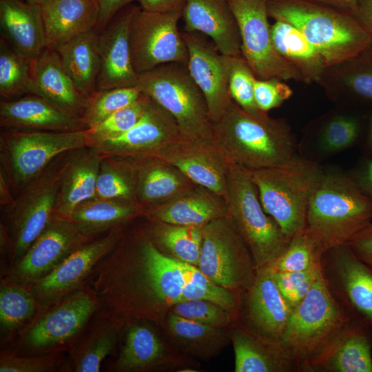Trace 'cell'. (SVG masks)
I'll return each instance as SVG.
<instances>
[{"label": "cell", "mask_w": 372, "mask_h": 372, "mask_svg": "<svg viewBox=\"0 0 372 372\" xmlns=\"http://www.w3.org/2000/svg\"><path fill=\"white\" fill-rule=\"evenodd\" d=\"M87 285L97 296L99 313L121 329L139 320L162 325L180 300L185 276L180 262L162 253L143 226L124 231Z\"/></svg>", "instance_id": "obj_1"}, {"label": "cell", "mask_w": 372, "mask_h": 372, "mask_svg": "<svg viewBox=\"0 0 372 372\" xmlns=\"http://www.w3.org/2000/svg\"><path fill=\"white\" fill-rule=\"evenodd\" d=\"M269 17L296 28L321 54L326 68L356 56L372 39L354 16L315 0H267Z\"/></svg>", "instance_id": "obj_2"}, {"label": "cell", "mask_w": 372, "mask_h": 372, "mask_svg": "<svg viewBox=\"0 0 372 372\" xmlns=\"http://www.w3.org/2000/svg\"><path fill=\"white\" fill-rule=\"evenodd\" d=\"M213 134L230 162L249 170L276 166L296 155L294 137L285 120L251 114L234 101L213 123Z\"/></svg>", "instance_id": "obj_3"}, {"label": "cell", "mask_w": 372, "mask_h": 372, "mask_svg": "<svg viewBox=\"0 0 372 372\" xmlns=\"http://www.w3.org/2000/svg\"><path fill=\"white\" fill-rule=\"evenodd\" d=\"M372 222V202L351 175L323 171L310 200L306 227L325 252L346 245Z\"/></svg>", "instance_id": "obj_4"}, {"label": "cell", "mask_w": 372, "mask_h": 372, "mask_svg": "<svg viewBox=\"0 0 372 372\" xmlns=\"http://www.w3.org/2000/svg\"><path fill=\"white\" fill-rule=\"evenodd\" d=\"M249 171L265 211L291 240L306 227L308 206L323 170L295 155L280 165Z\"/></svg>", "instance_id": "obj_5"}, {"label": "cell", "mask_w": 372, "mask_h": 372, "mask_svg": "<svg viewBox=\"0 0 372 372\" xmlns=\"http://www.w3.org/2000/svg\"><path fill=\"white\" fill-rule=\"evenodd\" d=\"M350 323L322 271L293 309L280 343L296 364L309 369L322 349Z\"/></svg>", "instance_id": "obj_6"}, {"label": "cell", "mask_w": 372, "mask_h": 372, "mask_svg": "<svg viewBox=\"0 0 372 372\" xmlns=\"http://www.w3.org/2000/svg\"><path fill=\"white\" fill-rule=\"evenodd\" d=\"M136 87L174 117L184 136L214 141L205 99L187 65L165 63L138 74Z\"/></svg>", "instance_id": "obj_7"}, {"label": "cell", "mask_w": 372, "mask_h": 372, "mask_svg": "<svg viewBox=\"0 0 372 372\" xmlns=\"http://www.w3.org/2000/svg\"><path fill=\"white\" fill-rule=\"evenodd\" d=\"M225 200L256 269L270 264L284 251L290 240L265 211L249 169L231 162Z\"/></svg>", "instance_id": "obj_8"}, {"label": "cell", "mask_w": 372, "mask_h": 372, "mask_svg": "<svg viewBox=\"0 0 372 372\" xmlns=\"http://www.w3.org/2000/svg\"><path fill=\"white\" fill-rule=\"evenodd\" d=\"M85 146V130L41 132L3 129L0 135V169L16 197L54 158Z\"/></svg>", "instance_id": "obj_9"}, {"label": "cell", "mask_w": 372, "mask_h": 372, "mask_svg": "<svg viewBox=\"0 0 372 372\" xmlns=\"http://www.w3.org/2000/svg\"><path fill=\"white\" fill-rule=\"evenodd\" d=\"M99 310L94 291L86 285L39 313L20 333L15 352L39 355L67 350Z\"/></svg>", "instance_id": "obj_10"}, {"label": "cell", "mask_w": 372, "mask_h": 372, "mask_svg": "<svg viewBox=\"0 0 372 372\" xmlns=\"http://www.w3.org/2000/svg\"><path fill=\"white\" fill-rule=\"evenodd\" d=\"M69 152L54 158L10 205L1 209V223L12 245L8 267L24 254L52 220L59 178Z\"/></svg>", "instance_id": "obj_11"}, {"label": "cell", "mask_w": 372, "mask_h": 372, "mask_svg": "<svg viewBox=\"0 0 372 372\" xmlns=\"http://www.w3.org/2000/svg\"><path fill=\"white\" fill-rule=\"evenodd\" d=\"M197 267L230 290L247 291L251 287L256 269L251 252L229 214L203 226Z\"/></svg>", "instance_id": "obj_12"}, {"label": "cell", "mask_w": 372, "mask_h": 372, "mask_svg": "<svg viewBox=\"0 0 372 372\" xmlns=\"http://www.w3.org/2000/svg\"><path fill=\"white\" fill-rule=\"evenodd\" d=\"M241 39V55L258 79L302 81L300 73L277 52L272 41L267 0H227Z\"/></svg>", "instance_id": "obj_13"}, {"label": "cell", "mask_w": 372, "mask_h": 372, "mask_svg": "<svg viewBox=\"0 0 372 372\" xmlns=\"http://www.w3.org/2000/svg\"><path fill=\"white\" fill-rule=\"evenodd\" d=\"M183 11L148 12L138 7L130 27L132 65L138 74L169 63L187 65L188 50L178 28Z\"/></svg>", "instance_id": "obj_14"}, {"label": "cell", "mask_w": 372, "mask_h": 372, "mask_svg": "<svg viewBox=\"0 0 372 372\" xmlns=\"http://www.w3.org/2000/svg\"><path fill=\"white\" fill-rule=\"evenodd\" d=\"M124 234L116 227L77 248L52 271L31 285L38 302L45 307L86 285L94 268Z\"/></svg>", "instance_id": "obj_15"}, {"label": "cell", "mask_w": 372, "mask_h": 372, "mask_svg": "<svg viewBox=\"0 0 372 372\" xmlns=\"http://www.w3.org/2000/svg\"><path fill=\"white\" fill-rule=\"evenodd\" d=\"M94 238L83 234L72 221L52 218L24 254L8 267L3 277L31 286Z\"/></svg>", "instance_id": "obj_16"}, {"label": "cell", "mask_w": 372, "mask_h": 372, "mask_svg": "<svg viewBox=\"0 0 372 372\" xmlns=\"http://www.w3.org/2000/svg\"><path fill=\"white\" fill-rule=\"evenodd\" d=\"M182 136L174 117L147 97L145 111L132 129L118 136L97 141L87 147L94 149L102 159L154 157L161 149Z\"/></svg>", "instance_id": "obj_17"}, {"label": "cell", "mask_w": 372, "mask_h": 372, "mask_svg": "<svg viewBox=\"0 0 372 372\" xmlns=\"http://www.w3.org/2000/svg\"><path fill=\"white\" fill-rule=\"evenodd\" d=\"M188 50L187 67L202 92L213 123L223 116L233 101L229 89L233 56L220 53L198 32H182Z\"/></svg>", "instance_id": "obj_18"}, {"label": "cell", "mask_w": 372, "mask_h": 372, "mask_svg": "<svg viewBox=\"0 0 372 372\" xmlns=\"http://www.w3.org/2000/svg\"><path fill=\"white\" fill-rule=\"evenodd\" d=\"M154 157L175 167L196 185L225 198L231 162L214 141L182 136L161 149Z\"/></svg>", "instance_id": "obj_19"}, {"label": "cell", "mask_w": 372, "mask_h": 372, "mask_svg": "<svg viewBox=\"0 0 372 372\" xmlns=\"http://www.w3.org/2000/svg\"><path fill=\"white\" fill-rule=\"evenodd\" d=\"M138 7L122 9L99 34L101 59L96 90L136 87L138 74L132 61L130 32Z\"/></svg>", "instance_id": "obj_20"}, {"label": "cell", "mask_w": 372, "mask_h": 372, "mask_svg": "<svg viewBox=\"0 0 372 372\" xmlns=\"http://www.w3.org/2000/svg\"><path fill=\"white\" fill-rule=\"evenodd\" d=\"M293 311L269 267L257 269L246 298V316L251 331L269 341L280 342Z\"/></svg>", "instance_id": "obj_21"}, {"label": "cell", "mask_w": 372, "mask_h": 372, "mask_svg": "<svg viewBox=\"0 0 372 372\" xmlns=\"http://www.w3.org/2000/svg\"><path fill=\"white\" fill-rule=\"evenodd\" d=\"M0 125L3 129L11 130L74 132L87 130L82 117L32 94L1 101Z\"/></svg>", "instance_id": "obj_22"}, {"label": "cell", "mask_w": 372, "mask_h": 372, "mask_svg": "<svg viewBox=\"0 0 372 372\" xmlns=\"http://www.w3.org/2000/svg\"><path fill=\"white\" fill-rule=\"evenodd\" d=\"M182 17L185 32L209 37L225 55L242 56L238 23L227 0H187Z\"/></svg>", "instance_id": "obj_23"}, {"label": "cell", "mask_w": 372, "mask_h": 372, "mask_svg": "<svg viewBox=\"0 0 372 372\" xmlns=\"http://www.w3.org/2000/svg\"><path fill=\"white\" fill-rule=\"evenodd\" d=\"M228 214L223 196L196 185L165 202L145 208L142 216L168 224L204 226Z\"/></svg>", "instance_id": "obj_24"}, {"label": "cell", "mask_w": 372, "mask_h": 372, "mask_svg": "<svg viewBox=\"0 0 372 372\" xmlns=\"http://www.w3.org/2000/svg\"><path fill=\"white\" fill-rule=\"evenodd\" d=\"M30 94L81 117L88 99L76 87L57 52L49 48L32 59Z\"/></svg>", "instance_id": "obj_25"}, {"label": "cell", "mask_w": 372, "mask_h": 372, "mask_svg": "<svg viewBox=\"0 0 372 372\" xmlns=\"http://www.w3.org/2000/svg\"><path fill=\"white\" fill-rule=\"evenodd\" d=\"M102 158L85 146L68 154L59 183L54 218L68 220L80 203L95 197Z\"/></svg>", "instance_id": "obj_26"}, {"label": "cell", "mask_w": 372, "mask_h": 372, "mask_svg": "<svg viewBox=\"0 0 372 372\" xmlns=\"http://www.w3.org/2000/svg\"><path fill=\"white\" fill-rule=\"evenodd\" d=\"M151 322L139 320L122 329L123 342L109 371L142 372L159 369L174 361V355Z\"/></svg>", "instance_id": "obj_27"}, {"label": "cell", "mask_w": 372, "mask_h": 372, "mask_svg": "<svg viewBox=\"0 0 372 372\" xmlns=\"http://www.w3.org/2000/svg\"><path fill=\"white\" fill-rule=\"evenodd\" d=\"M121 158L132 170L136 202L143 209L196 185L177 168L157 157Z\"/></svg>", "instance_id": "obj_28"}, {"label": "cell", "mask_w": 372, "mask_h": 372, "mask_svg": "<svg viewBox=\"0 0 372 372\" xmlns=\"http://www.w3.org/2000/svg\"><path fill=\"white\" fill-rule=\"evenodd\" d=\"M41 9L47 48L52 50L97 25V0H45Z\"/></svg>", "instance_id": "obj_29"}, {"label": "cell", "mask_w": 372, "mask_h": 372, "mask_svg": "<svg viewBox=\"0 0 372 372\" xmlns=\"http://www.w3.org/2000/svg\"><path fill=\"white\" fill-rule=\"evenodd\" d=\"M309 369L372 372V335L358 321L350 323L322 349Z\"/></svg>", "instance_id": "obj_30"}, {"label": "cell", "mask_w": 372, "mask_h": 372, "mask_svg": "<svg viewBox=\"0 0 372 372\" xmlns=\"http://www.w3.org/2000/svg\"><path fill=\"white\" fill-rule=\"evenodd\" d=\"M1 37L33 59L47 48L41 6L23 0H0Z\"/></svg>", "instance_id": "obj_31"}, {"label": "cell", "mask_w": 372, "mask_h": 372, "mask_svg": "<svg viewBox=\"0 0 372 372\" xmlns=\"http://www.w3.org/2000/svg\"><path fill=\"white\" fill-rule=\"evenodd\" d=\"M229 336L236 372H284L292 370L296 364L280 342L266 340L251 331L234 328Z\"/></svg>", "instance_id": "obj_32"}, {"label": "cell", "mask_w": 372, "mask_h": 372, "mask_svg": "<svg viewBox=\"0 0 372 372\" xmlns=\"http://www.w3.org/2000/svg\"><path fill=\"white\" fill-rule=\"evenodd\" d=\"M342 290L359 322L372 335V269L347 245L332 249Z\"/></svg>", "instance_id": "obj_33"}, {"label": "cell", "mask_w": 372, "mask_h": 372, "mask_svg": "<svg viewBox=\"0 0 372 372\" xmlns=\"http://www.w3.org/2000/svg\"><path fill=\"white\" fill-rule=\"evenodd\" d=\"M122 329L98 313L90 326L67 349L70 371L99 372L103 360L116 349Z\"/></svg>", "instance_id": "obj_34"}, {"label": "cell", "mask_w": 372, "mask_h": 372, "mask_svg": "<svg viewBox=\"0 0 372 372\" xmlns=\"http://www.w3.org/2000/svg\"><path fill=\"white\" fill-rule=\"evenodd\" d=\"M143 208L122 200L94 197L78 205L68 220L85 235L96 238L125 225L138 216Z\"/></svg>", "instance_id": "obj_35"}, {"label": "cell", "mask_w": 372, "mask_h": 372, "mask_svg": "<svg viewBox=\"0 0 372 372\" xmlns=\"http://www.w3.org/2000/svg\"><path fill=\"white\" fill-rule=\"evenodd\" d=\"M59 54L79 91L88 98L96 90L101 59L95 29L59 45Z\"/></svg>", "instance_id": "obj_36"}, {"label": "cell", "mask_w": 372, "mask_h": 372, "mask_svg": "<svg viewBox=\"0 0 372 372\" xmlns=\"http://www.w3.org/2000/svg\"><path fill=\"white\" fill-rule=\"evenodd\" d=\"M271 32L277 52L300 73L302 82L318 83L326 66L321 54L302 32L280 21L271 25Z\"/></svg>", "instance_id": "obj_37"}, {"label": "cell", "mask_w": 372, "mask_h": 372, "mask_svg": "<svg viewBox=\"0 0 372 372\" xmlns=\"http://www.w3.org/2000/svg\"><path fill=\"white\" fill-rule=\"evenodd\" d=\"M45 309L37 300L31 286L3 277L0 285L1 344L12 341Z\"/></svg>", "instance_id": "obj_38"}, {"label": "cell", "mask_w": 372, "mask_h": 372, "mask_svg": "<svg viewBox=\"0 0 372 372\" xmlns=\"http://www.w3.org/2000/svg\"><path fill=\"white\" fill-rule=\"evenodd\" d=\"M331 95L372 103V45L353 58L327 68L318 82Z\"/></svg>", "instance_id": "obj_39"}, {"label": "cell", "mask_w": 372, "mask_h": 372, "mask_svg": "<svg viewBox=\"0 0 372 372\" xmlns=\"http://www.w3.org/2000/svg\"><path fill=\"white\" fill-rule=\"evenodd\" d=\"M163 325L183 351L205 360L217 355L229 339L224 329L200 324L171 311L167 315Z\"/></svg>", "instance_id": "obj_40"}, {"label": "cell", "mask_w": 372, "mask_h": 372, "mask_svg": "<svg viewBox=\"0 0 372 372\" xmlns=\"http://www.w3.org/2000/svg\"><path fill=\"white\" fill-rule=\"evenodd\" d=\"M144 225L150 239L166 256L198 267L203 226H186L147 220Z\"/></svg>", "instance_id": "obj_41"}, {"label": "cell", "mask_w": 372, "mask_h": 372, "mask_svg": "<svg viewBox=\"0 0 372 372\" xmlns=\"http://www.w3.org/2000/svg\"><path fill=\"white\" fill-rule=\"evenodd\" d=\"M32 59L12 48L5 39L0 41V94L6 100L30 94Z\"/></svg>", "instance_id": "obj_42"}, {"label": "cell", "mask_w": 372, "mask_h": 372, "mask_svg": "<svg viewBox=\"0 0 372 372\" xmlns=\"http://www.w3.org/2000/svg\"><path fill=\"white\" fill-rule=\"evenodd\" d=\"M179 262L185 276V285L179 302L204 300L236 313L239 305L237 291L219 285L206 276L197 267Z\"/></svg>", "instance_id": "obj_43"}, {"label": "cell", "mask_w": 372, "mask_h": 372, "mask_svg": "<svg viewBox=\"0 0 372 372\" xmlns=\"http://www.w3.org/2000/svg\"><path fill=\"white\" fill-rule=\"evenodd\" d=\"M95 197L122 200L137 205L132 173L125 160L114 157L102 159Z\"/></svg>", "instance_id": "obj_44"}, {"label": "cell", "mask_w": 372, "mask_h": 372, "mask_svg": "<svg viewBox=\"0 0 372 372\" xmlns=\"http://www.w3.org/2000/svg\"><path fill=\"white\" fill-rule=\"evenodd\" d=\"M324 253L305 227L294 235L284 251L267 266L275 272L303 271L321 262Z\"/></svg>", "instance_id": "obj_45"}, {"label": "cell", "mask_w": 372, "mask_h": 372, "mask_svg": "<svg viewBox=\"0 0 372 372\" xmlns=\"http://www.w3.org/2000/svg\"><path fill=\"white\" fill-rule=\"evenodd\" d=\"M141 95V93L136 87L96 90L88 97L82 116L87 129L133 103Z\"/></svg>", "instance_id": "obj_46"}, {"label": "cell", "mask_w": 372, "mask_h": 372, "mask_svg": "<svg viewBox=\"0 0 372 372\" xmlns=\"http://www.w3.org/2000/svg\"><path fill=\"white\" fill-rule=\"evenodd\" d=\"M147 97L141 94L133 103L121 108L99 123L85 130L87 146L118 136L132 129L142 116Z\"/></svg>", "instance_id": "obj_47"}, {"label": "cell", "mask_w": 372, "mask_h": 372, "mask_svg": "<svg viewBox=\"0 0 372 372\" xmlns=\"http://www.w3.org/2000/svg\"><path fill=\"white\" fill-rule=\"evenodd\" d=\"M361 132L360 120L352 115L338 114L323 126L318 140V148L324 154H335L353 145Z\"/></svg>", "instance_id": "obj_48"}, {"label": "cell", "mask_w": 372, "mask_h": 372, "mask_svg": "<svg viewBox=\"0 0 372 372\" xmlns=\"http://www.w3.org/2000/svg\"><path fill=\"white\" fill-rule=\"evenodd\" d=\"M257 78L242 56H233L229 89L231 99L247 112L262 116L267 112L258 107L254 97V83Z\"/></svg>", "instance_id": "obj_49"}, {"label": "cell", "mask_w": 372, "mask_h": 372, "mask_svg": "<svg viewBox=\"0 0 372 372\" xmlns=\"http://www.w3.org/2000/svg\"><path fill=\"white\" fill-rule=\"evenodd\" d=\"M64 350L44 354L20 355L3 349L0 354V372H52L65 371Z\"/></svg>", "instance_id": "obj_50"}, {"label": "cell", "mask_w": 372, "mask_h": 372, "mask_svg": "<svg viewBox=\"0 0 372 372\" xmlns=\"http://www.w3.org/2000/svg\"><path fill=\"white\" fill-rule=\"evenodd\" d=\"M169 311L189 320L219 329L231 325L236 314L216 303L204 300L177 302Z\"/></svg>", "instance_id": "obj_51"}, {"label": "cell", "mask_w": 372, "mask_h": 372, "mask_svg": "<svg viewBox=\"0 0 372 372\" xmlns=\"http://www.w3.org/2000/svg\"><path fill=\"white\" fill-rule=\"evenodd\" d=\"M322 271L321 262H318L303 271L273 273L280 292L294 309L305 298Z\"/></svg>", "instance_id": "obj_52"}, {"label": "cell", "mask_w": 372, "mask_h": 372, "mask_svg": "<svg viewBox=\"0 0 372 372\" xmlns=\"http://www.w3.org/2000/svg\"><path fill=\"white\" fill-rule=\"evenodd\" d=\"M293 94L292 90L278 79H256L254 83V97L259 109L267 112L278 107Z\"/></svg>", "instance_id": "obj_53"}, {"label": "cell", "mask_w": 372, "mask_h": 372, "mask_svg": "<svg viewBox=\"0 0 372 372\" xmlns=\"http://www.w3.org/2000/svg\"><path fill=\"white\" fill-rule=\"evenodd\" d=\"M346 245L363 262L372 269V222Z\"/></svg>", "instance_id": "obj_54"}, {"label": "cell", "mask_w": 372, "mask_h": 372, "mask_svg": "<svg viewBox=\"0 0 372 372\" xmlns=\"http://www.w3.org/2000/svg\"><path fill=\"white\" fill-rule=\"evenodd\" d=\"M134 0H97L99 18L96 29L103 30L124 8ZM95 29V30H96Z\"/></svg>", "instance_id": "obj_55"}, {"label": "cell", "mask_w": 372, "mask_h": 372, "mask_svg": "<svg viewBox=\"0 0 372 372\" xmlns=\"http://www.w3.org/2000/svg\"><path fill=\"white\" fill-rule=\"evenodd\" d=\"M362 192L372 202V158H365L351 175Z\"/></svg>", "instance_id": "obj_56"}, {"label": "cell", "mask_w": 372, "mask_h": 372, "mask_svg": "<svg viewBox=\"0 0 372 372\" xmlns=\"http://www.w3.org/2000/svg\"><path fill=\"white\" fill-rule=\"evenodd\" d=\"M141 10L148 12H165L182 10L187 0H137Z\"/></svg>", "instance_id": "obj_57"}, {"label": "cell", "mask_w": 372, "mask_h": 372, "mask_svg": "<svg viewBox=\"0 0 372 372\" xmlns=\"http://www.w3.org/2000/svg\"><path fill=\"white\" fill-rule=\"evenodd\" d=\"M351 14L372 39V0H356Z\"/></svg>", "instance_id": "obj_58"}, {"label": "cell", "mask_w": 372, "mask_h": 372, "mask_svg": "<svg viewBox=\"0 0 372 372\" xmlns=\"http://www.w3.org/2000/svg\"><path fill=\"white\" fill-rule=\"evenodd\" d=\"M9 182L4 173L0 169V205L1 209L10 205L14 200Z\"/></svg>", "instance_id": "obj_59"}, {"label": "cell", "mask_w": 372, "mask_h": 372, "mask_svg": "<svg viewBox=\"0 0 372 372\" xmlns=\"http://www.w3.org/2000/svg\"><path fill=\"white\" fill-rule=\"evenodd\" d=\"M327 5L352 13L356 0H315Z\"/></svg>", "instance_id": "obj_60"}, {"label": "cell", "mask_w": 372, "mask_h": 372, "mask_svg": "<svg viewBox=\"0 0 372 372\" xmlns=\"http://www.w3.org/2000/svg\"><path fill=\"white\" fill-rule=\"evenodd\" d=\"M364 149L370 158H372V114L369 122L368 132L365 141Z\"/></svg>", "instance_id": "obj_61"}, {"label": "cell", "mask_w": 372, "mask_h": 372, "mask_svg": "<svg viewBox=\"0 0 372 372\" xmlns=\"http://www.w3.org/2000/svg\"><path fill=\"white\" fill-rule=\"evenodd\" d=\"M25 1H27L30 3H32V4H36V5H39L41 6V4L45 1V0H23Z\"/></svg>", "instance_id": "obj_62"}]
</instances>
